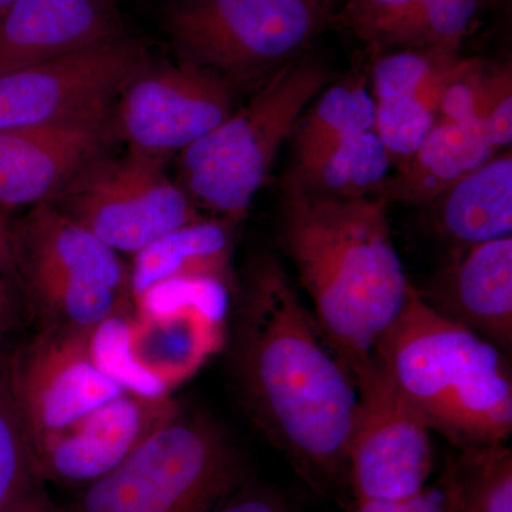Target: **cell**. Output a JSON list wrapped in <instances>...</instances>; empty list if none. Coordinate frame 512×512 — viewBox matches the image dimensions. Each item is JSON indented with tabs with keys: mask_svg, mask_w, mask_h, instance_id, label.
Segmentation results:
<instances>
[{
	"mask_svg": "<svg viewBox=\"0 0 512 512\" xmlns=\"http://www.w3.org/2000/svg\"><path fill=\"white\" fill-rule=\"evenodd\" d=\"M245 412L312 491L349 497V451L359 390L284 266L272 256L249 271L231 350Z\"/></svg>",
	"mask_w": 512,
	"mask_h": 512,
	"instance_id": "obj_1",
	"label": "cell"
},
{
	"mask_svg": "<svg viewBox=\"0 0 512 512\" xmlns=\"http://www.w3.org/2000/svg\"><path fill=\"white\" fill-rule=\"evenodd\" d=\"M376 197L333 198L286 184L282 249L313 305V318L352 375L402 312L410 284Z\"/></svg>",
	"mask_w": 512,
	"mask_h": 512,
	"instance_id": "obj_2",
	"label": "cell"
},
{
	"mask_svg": "<svg viewBox=\"0 0 512 512\" xmlns=\"http://www.w3.org/2000/svg\"><path fill=\"white\" fill-rule=\"evenodd\" d=\"M373 357L430 430L457 448L507 443L512 377L505 353L431 309L413 284Z\"/></svg>",
	"mask_w": 512,
	"mask_h": 512,
	"instance_id": "obj_3",
	"label": "cell"
},
{
	"mask_svg": "<svg viewBox=\"0 0 512 512\" xmlns=\"http://www.w3.org/2000/svg\"><path fill=\"white\" fill-rule=\"evenodd\" d=\"M325 64L291 60L254 99L181 151V175L191 200L228 221L247 214L302 113L328 83Z\"/></svg>",
	"mask_w": 512,
	"mask_h": 512,
	"instance_id": "obj_4",
	"label": "cell"
},
{
	"mask_svg": "<svg viewBox=\"0 0 512 512\" xmlns=\"http://www.w3.org/2000/svg\"><path fill=\"white\" fill-rule=\"evenodd\" d=\"M247 480L220 427L180 410L119 466L84 485L74 512H211Z\"/></svg>",
	"mask_w": 512,
	"mask_h": 512,
	"instance_id": "obj_5",
	"label": "cell"
},
{
	"mask_svg": "<svg viewBox=\"0 0 512 512\" xmlns=\"http://www.w3.org/2000/svg\"><path fill=\"white\" fill-rule=\"evenodd\" d=\"M328 18L313 0H167L158 12L178 60L224 80L291 62Z\"/></svg>",
	"mask_w": 512,
	"mask_h": 512,
	"instance_id": "obj_6",
	"label": "cell"
},
{
	"mask_svg": "<svg viewBox=\"0 0 512 512\" xmlns=\"http://www.w3.org/2000/svg\"><path fill=\"white\" fill-rule=\"evenodd\" d=\"M107 247L136 255L198 221L191 198L165 174L161 157L130 148L84 165L50 202Z\"/></svg>",
	"mask_w": 512,
	"mask_h": 512,
	"instance_id": "obj_7",
	"label": "cell"
},
{
	"mask_svg": "<svg viewBox=\"0 0 512 512\" xmlns=\"http://www.w3.org/2000/svg\"><path fill=\"white\" fill-rule=\"evenodd\" d=\"M359 414L349 451L353 501H394L427 488L434 466L430 427L377 365L355 375Z\"/></svg>",
	"mask_w": 512,
	"mask_h": 512,
	"instance_id": "obj_8",
	"label": "cell"
},
{
	"mask_svg": "<svg viewBox=\"0 0 512 512\" xmlns=\"http://www.w3.org/2000/svg\"><path fill=\"white\" fill-rule=\"evenodd\" d=\"M150 62L130 35L0 76V130L49 126L110 106Z\"/></svg>",
	"mask_w": 512,
	"mask_h": 512,
	"instance_id": "obj_9",
	"label": "cell"
},
{
	"mask_svg": "<svg viewBox=\"0 0 512 512\" xmlns=\"http://www.w3.org/2000/svg\"><path fill=\"white\" fill-rule=\"evenodd\" d=\"M231 113L228 82L221 77L181 62H148L120 93L114 121L130 148L163 157L184 151Z\"/></svg>",
	"mask_w": 512,
	"mask_h": 512,
	"instance_id": "obj_10",
	"label": "cell"
},
{
	"mask_svg": "<svg viewBox=\"0 0 512 512\" xmlns=\"http://www.w3.org/2000/svg\"><path fill=\"white\" fill-rule=\"evenodd\" d=\"M89 333L43 329L12 353L13 389L32 444L126 393L94 363Z\"/></svg>",
	"mask_w": 512,
	"mask_h": 512,
	"instance_id": "obj_11",
	"label": "cell"
},
{
	"mask_svg": "<svg viewBox=\"0 0 512 512\" xmlns=\"http://www.w3.org/2000/svg\"><path fill=\"white\" fill-rule=\"evenodd\" d=\"M116 136L111 104L49 126L0 130V210L52 202Z\"/></svg>",
	"mask_w": 512,
	"mask_h": 512,
	"instance_id": "obj_12",
	"label": "cell"
},
{
	"mask_svg": "<svg viewBox=\"0 0 512 512\" xmlns=\"http://www.w3.org/2000/svg\"><path fill=\"white\" fill-rule=\"evenodd\" d=\"M180 412L168 397L124 393L66 429L33 444L42 480L87 485L126 460L154 431Z\"/></svg>",
	"mask_w": 512,
	"mask_h": 512,
	"instance_id": "obj_13",
	"label": "cell"
},
{
	"mask_svg": "<svg viewBox=\"0 0 512 512\" xmlns=\"http://www.w3.org/2000/svg\"><path fill=\"white\" fill-rule=\"evenodd\" d=\"M126 35L113 0H15L0 16V76Z\"/></svg>",
	"mask_w": 512,
	"mask_h": 512,
	"instance_id": "obj_14",
	"label": "cell"
},
{
	"mask_svg": "<svg viewBox=\"0 0 512 512\" xmlns=\"http://www.w3.org/2000/svg\"><path fill=\"white\" fill-rule=\"evenodd\" d=\"M421 299L504 353L512 345V238L457 247Z\"/></svg>",
	"mask_w": 512,
	"mask_h": 512,
	"instance_id": "obj_15",
	"label": "cell"
},
{
	"mask_svg": "<svg viewBox=\"0 0 512 512\" xmlns=\"http://www.w3.org/2000/svg\"><path fill=\"white\" fill-rule=\"evenodd\" d=\"M8 241L16 274L53 272L130 291V272L119 254L50 202L10 217Z\"/></svg>",
	"mask_w": 512,
	"mask_h": 512,
	"instance_id": "obj_16",
	"label": "cell"
},
{
	"mask_svg": "<svg viewBox=\"0 0 512 512\" xmlns=\"http://www.w3.org/2000/svg\"><path fill=\"white\" fill-rule=\"evenodd\" d=\"M498 150L476 123L437 120L423 143L400 160L372 197L389 202H434L458 180L476 170Z\"/></svg>",
	"mask_w": 512,
	"mask_h": 512,
	"instance_id": "obj_17",
	"label": "cell"
},
{
	"mask_svg": "<svg viewBox=\"0 0 512 512\" xmlns=\"http://www.w3.org/2000/svg\"><path fill=\"white\" fill-rule=\"evenodd\" d=\"M224 320L201 309L131 319V349L137 362L168 392L190 379L224 343Z\"/></svg>",
	"mask_w": 512,
	"mask_h": 512,
	"instance_id": "obj_18",
	"label": "cell"
},
{
	"mask_svg": "<svg viewBox=\"0 0 512 512\" xmlns=\"http://www.w3.org/2000/svg\"><path fill=\"white\" fill-rule=\"evenodd\" d=\"M439 200V228L457 247L511 237V153L464 175Z\"/></svg>",
	"mask_w": 512,
	"mask_h": 512,
	"instance_id": "obj_19",
	"label": "cell"
},
{
	"mask_svg": "<svg viewBox=\"0 0 512 512\" xmlns=\"http://www.w3.org/2000/svg\"><path fill=\"white\" fill-rule=\"evenodd\" d=\"M231 251V232L225 222H191L134 255L130 293L137 298L171 279L214 278L225 282Z\"/></svg>",
	"mask_w": 512,
	"mask_h": 512,
	"instance_id": "obj_20",
	"label": "cell"
},
{
	"mask_svg": "<svg viewBox=\"0 0 512 512\" xmlns=\"http://www.w3.org/2000/svg\"><path fill=\"white\" fill-rule=\"evenodd\" d=\"M392 164V154L375 128L298 158L286 184L323 197H372L389 177Z\"/></svg>",
	"mask_w": 512,
	"mask_h": 512,
	"instance_id": "obj_21",
	"label": "cell"
},
{
	"mask_svg": "<svg viewBox=\"0 0 512 512\" xmlns=\"http://www.w3.org/2000/svg\"><path fill=\"white\" fill-rule=\"evenodd\" d=\"M16 275L26 303L45 329L89 333L123 311L126 302L127 293L72 276L42 271Z\"/></svg>",
	"mask_w": 512,
	"mask_h": 512,
	"instance_id": "obj_22",
	"label": "cell"
},
{
	"mask_svg": "<svg viewBox=\"0 0 512 512\" xmlns=\"http://www.w3.org/2000/svg\"><path fill=\"white\" fill-rule=\"evenodd\" d=\"M439 493L447 512H512L511 448H458L444 467Z\"/></svg>",
	"mask_w": 512,
	"mask_h": 512,
	"instance_id": "obj_23",
	"label": "cell"
},
{
	"mask_svg": "<svg viewBox=\"0 0 512 512\" xmlns=\"http://www.w3.org/2000/svg\"><path fill=\"white\" fill-rule=\"evenodd\" d=\"M37 471L32 439L12 382V355H0V512L35 508Z\"/></svg>",
	"mask_w": 512,
	"mask_h": 512,
	"instance_id": "obj_24",
	"label": "cell"
},
{
	"mask_svg": "<svg viewBox=\"0 0 512 512\" xmlns=\"http://www.w3.org/2000/svg\"><path fill=\"white\" fill-rule=\"evenodd\" d=\"M376 128L375 97L360 80L343 82L320 94L295 130L296 160L333 141Z\"/></svg>",
	"mask_w": 512,
	"mask_h": 512,
	"instance_id": "obj_25",
	"label": "cell"
},
{
	"mask_svg": "<svg viewBox=\"0 0 512 512\" xmlns=\"http://www.w3.org/2000/svg\"><path fill=\"white\" fill-rule=\"evenodd\" d=\"M461 59L457 57L412 92L375 101L376 131L393 158L403 160L413 154L437 123L441 94Z\"/></svg>",
	"mask_w": 512,
	"mask_h": 512,
	"instance_id": "obj_26",
	"label": "cell"
},
{
	"mask_svg": "<svg viewBox=\"0 0 512 512\" xmlns=\"http://www.w3.org/2000/svg\"><path fill=\"white\" fill-rule=\"evenodd\" d=\"M510 92V64L488 67L481 60L463 57L441 94L437 120L477 123Z\"/></svg>",
	"mask_w": 512,
	"mask_h": 512,
	"instance_id": "obj_27",
	"label": "cell"
},
{
	"mask_svg": "<svg viewBox=\"0 0 512 512\" xmlns=\"http://www.w3.org/2000/svg\"><path fill=\"white\" fill-rule=\"evenodd\" d=\"M89 348L100 372L124 392L148 399L168 397L167 387L137 362L131 349V319L123 311L89 333Z\"/></svg>",
	"mask_w": 512,
	"mask_h": 512,
	"instance_id": "obj_28",
	"label": "cell"
},
{
	"mask_svg": "<svg viewBox=\"0 0 512 512\" xmlns=\"http://www.w3.org/2000/svg\"><path fill=\"white\" fill-rule=\"evenodd\" d=\"M490 0H423L382 47L456 46Z\"/></svg>",
	"mask_w": 512,
	"mask_h": 512,
	"instance_id": "obj_29",
	"label": "cell"
},
{
	"mask_svg": "<svg viewBox=\"0 0 512 512\" xmlns=\"http://www.w3.org/2000/svg\"><path fill=\"white\" fill-rule=\"evenodd\" d=\"M137 313L163 315L177 309L194 308L215 319H227V285L214 278H180L161 282L137 296Z\"/></svg>",
	"mask_w": 512,
	"mask_h": 512,
	"instance_id": "obj_30",
	"label": "cell"
},
{
	"mask_svg": "<svg viewBox=\"0 0 512 512\" xmlns=\"http://www.w3.org/2000/svg\"><path fill=\"white\" fill-rule=\"evenodd\" d=\"M421 2L423 0H345L339 20L370 46L382 47L387 37Z\"/></svg>",
	"mask_w": 512,
	"mask_h": 512,
	"instance_id": "obj_31",
	"label": "cell"
},
{
	"mask_svg": "<svg viewBox=\"0 0 512 512\" xmlns=\"http://www.w3.org/2000/svg\"><path fill=\"white\" fill-rule=\"evenodd\" d=\"M211 512H299V510L275 488L247 480Z\"/></svg>",
	"mask_w": 512,
	"mask_h": 512,
	"instance_id": "obj_32",
	"label": "cell"
},
{
	"mask_svg": "<svg viewBox=\"0 0 512 512\" xmlns=\"http://www.w3.org/2000/svg\"><path fill=\"white\" fill-rule=\"evenodd\" d=\"M349 512H447L439 490L424 488L419 494L394 501H353Z\"/></svg>",
	"mask_w": 512,
	"mask_h": 512,
	"instance_id": "obj_33",
	"label": "cell"
},
{
	"mask_svg": "<svg viewBox=\"0 0 512 512\" xmlns=\"http://www.w3.org/2000/svg\"><path fill=\"white\" fill-rule=\"evenodd\" d=\"M26 305L18 275L0 279V343L15 328Z\"/></svg>",
	"mask_w": 512,
	"mask_h": 512,
	"instance_id": "obj_34",
	"label": "cell"
},
{
	"mask_svg": "<svg viewBox=\"0 0 512 512\" xmlns=\"http://www.w3.org/2000/svg\"><path fill=\"white\" fill-rule=\"evenodd\" d=\"M10 215L0 218V279L8 278L16 274L15 265H13L12 255H10L8 241V222Z\"/></svg>",
	"mask_w": 512,
	"mask_h": 512,
	"instance_id": "obj_35",
	"label": "cell"
},
{
	"mask_svg": "<svg viewBox=\"0 0 512 512\" xmlns=\"http://www.w3.org/2000/svg\"><path fill=\"white\" fill-rule=\"evenodd\" d=\"M313 2L318 3L320 8H323L326 10V12H329L330 8H332L333 5H335L336 2H345V0H313Z\"/></svg>",
	"mask_w": 512,
	"mask_h": 512,
	"instance_id": "obj_36",
	"label": "cell"
},
{
	"mask_svg": "<svg viewBox=\"0 0 512 512\" xmlns=\"http://www.w3.org/2000/svg\"><path fill=\"white\" fill-rule=\"evenodd\" d=\"M13 2H15V0H0V16L10 8Z\"/></svg>",
	"mask_w": 512,
	"mask_h": 512,
	"instance_id": "obj_37",
	"label": "cell"
},
{
	"mask_svg": "<svg viewBox=\"0 0 512 512\" xmlns=\"http://www.w3.org/2000/svg\"><path fill=\"white\" fill-rule=\"evenodd\" d=\"M23 512H43V511H40L39 508L35 507V508H30V510H26Z\"/></svg>",
	"mask_w": 512,
	"mask_h": 512,
	"instance_id": "obj_38",
	"label": "cell"
},
{
	"mask_svg": "<svg viewBox=\"0 0 512 512\" xmlns=\"http://www.w3.org/2000/svg\"><path fill=\"white\" fill-rule=\"evenodd\" d=\"M5 215H10L9 212L0 210V218L5 217Z\"/></svg>",
	"mask_w": 512,
	"mask_h": 512,
	"instance_id": "obj_39",
	"label": "cell"
}]
</instances>
